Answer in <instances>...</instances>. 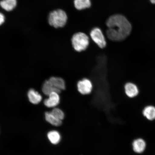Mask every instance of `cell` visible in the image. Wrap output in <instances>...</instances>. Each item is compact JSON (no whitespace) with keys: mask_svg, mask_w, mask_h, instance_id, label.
I'll return each instance as SVG.
<instances>
[{"mask_svg":"<svg viewBox=\"0 0 155 155\" xmlns=\"http://www.w3.org/2000/svg\"><path fill=\"white\" fill-rule=\"evenodd\" d=\"M108 29L106 31L107 38L114 41L123 40L130 34L132 30L130 23L123 15H112L106 21Z\"/></svg>","mask_w":155,"mask_h":155,"instance_id":"cell-1","label":"cell"},{"mask_svg":"<svg viewBox=\"0 0 155 155\" xmlns=\"http://www.w3.org/2000/svg\"><path fill=\"white\" fill-rule=\"evenodd\" d=\"M68 16L65 11L62 9H57L50 13L48 17V23L54 28H63L66 24Z\"/></svg>","mask_w":155,"mask_h":155,"instance_id":"cell-2","label":"cell"},{"mask_svg":"<svg viewBox=\"0 0 155 155\" xmlns=\"http://www.w3.org/2000/svg\"><path fill=\"white\" fill-rule=\"evenodd\" d=\"M71 43L75 51L82 52L86 50L90 44L88 36L84 33H76L71 38Z\"/></svg>","mask_w":155,"mask_h":155,"instance_id":"cell-3","label":"cell"},{"mask_svg":"<svg viewBox=\"0 0 155 155\" xmlns=\"http://www.w3.org/2000/svg\"><path fill=\"white\" fill-rule=\"evenodd\" d=\"M77 90L79 94L82 95H89L92 92L94 86L90 79L84 78L78 82Z\"/></svg>","mask_w":155,"mask_h":155,"instance_id":"cell-4","label":"cell"},{"mask_svg":"<svg viewBox=\"0 0 155 155\" xmlns=\"http://www.w3.org/2000/svg\"><path fill=\"white\" fill-rule=\"evenodd\" d=\"M90 35L95 43L100 48H104L106 45V41L101 29L95 28L91 31Z\"/></svg>","mask_w":155,"mask_h":155,"instance_id":"cell-5","label":"cell"},{"mask_svg":"<svg viewBox=\"0 0 155 155\" xmlns=\"http://www.w3.org/2000/svg\"><path fill=\"white\" fill-rule=\"evenodd\" d=\"M59 93L53 92L48 95V98L44 101V104L48 108H55L59 106L61 102Z\"/></svg>","mask_w":155,"mask_h":155,"instance_id":"cell-6","label":"cell"},{"mask_svg":"<svg viewBox=\"0 0 155 155\" xmlns=\"http://www.w3.org/2000/svg\"><path fill=\"white\" fill-rule=\"evenodd\" d=\"M131 145L134 152L140 154L144 152L146 148V144L143 139L138 138L134 140Z\"/></svg>","mask_w":155,"mask_h":155,"instance_id":"cell-7","label":"cell"},{"mask_svg":"<svg viewBox=\"0 0 155 155\" xmlns=\"http://www.w3.org/2000/svg\"><path fill=\"white\" fill-rule=\"evenodd\" d=\"M53 86L61 93L66 89L65 81L61 78L51 77L48 79Z\"/></svg>","mask_w":155,"mask_h":155,"instance_id":"cell-8","label":"cell"},{"mask_svg":"<svg viewBox=\"0 0 155 155\" xmlns=\"http://www.w3.org/2000/svg\"><path fill=\"white\" fill-rule=\"evenodd\" d=\"M124 90L126 95L130 98H134L139 94L138 89L137 87L135 84L131 83L126 84Z\"/></svg>","mask_w":155,"mask_h":155,"instance_id":"cell-9","label":"cell"},{"mask_svg":"<svg viewBox=\"0 0 155 155\" xmlns=\"http://www.w3.org/2000/svg\"><path fill=\"white\" fill-rule=\"evenodd\" d=\"M47 137L50 142L54 145L59 144L62 140L61 133L57 130L50 131L48 134Z\"/></svg>","mask_w":155,"mask_h":155,"instance_id":"cell-10","label":"cell"},{"mask_svg":"<svg viewBox=\"0 0 155 155\" xmlns=\"http://www.w3.org/2000/svg\"><path fill=\"white\" fill-rule=\"evenodd\" d=\"M28 96L29 101L32 104H37L41 102L42 96L34 89H31L28 91Z\"/></svg>","mask_w":155,"mask_h":155,"instance_id":"cell-11","label":"cell"},{"mask_svg":"<svg viewBox=\"0 0 155 155\" xmlns=\"http://www.w3.org/2000/svg\"><path fill=\"white\" fill-rule=\"evenodd\" d=\"M45 118L46 121L54 127H59L62 125L63 121L55 117L51 112H45Z\"/></svg>","mask_w":155,"mask_h":155,"instance_id":"cell-12","label":"cell"},{"mask_svg":"<svg viewBox=\"0 0 155 155\" xmlns=\"http://www.w3.org/2000/svg\"><path fill=\"white\" fill-rule=\"evenodd\" d=\"M74 5L75 8L78 10L89 8L91 5V0H74Z\"/></svg>","mask_w":155,"mask_h":155,"instance_id":"cell-13","label":"cell"},{"mask_svg":"<svg viewBox=\"0 0 155 155\" xmlns=\"http://www.w3.org/2000/svg\"><path fill=\"white\" fill-rule=\"evenodd\" d=\"M42 91L45 95L48 96L50 94L53 92H57L60 94L49 80H46L44 83L42 87Z\"/></svg>","mask_w":155,"mask_h":155,"instance_id":"cell-14","label":"cell"},{"mask_svg":"<svg viewBox=\"0 0 155 155\" xmlns=\"http://www.w3.org/2000/svg\"><path fill=\"white\" fill-rule=\"evenodd\" d=\"M143 115L149 120L152 121L155 119V107L153 106L146 107L143 110Z\"/></svg>","mask_w":155,"mask_h":155,"instance_id":"cell-15","label":"cell"},{"mask_svg":"<svg viewBox=\"0 0 155 155\" xmlns=\"http://www.w3.org/2000/svg\"><path fill=\"white\" fill-rule=\"evenodd\" d=\"M0 5L5 11H10L16 6L17 1L16 0H3L0 2Z\"/></svg>","mask_w":155,"mask_h":155,"instance_id":"cell-16","label":"cell"},{"mask_svg":"<svg viewBox=\"0 0 155 155\" xmlns=\"http://www.w3.org/2000/svg\"><path fill=\"white\" fill-rule=\"evenodd\" d=\"M51 112L58 119L62 121L64 119L65 116V112L61 108L58 107H57L54 108Z\"/></svg>","mask_w":155,"mask_h":155,"instance_id":"cell-17","label":"cell"},{"mask_svg":"<svg viewBox=\"0 0 155 155\" xmlns=\"http://www.w3.org/2000/svg\"><path fill=\"white\" fill-rule=\"evenodd\" d=\"M5 21V17L4 15L0 12V26Z\"/></svg>","mask_w":155,"mask_h":155,"instance_id":"cell-18","label":"cell"},{"mask_svg":"<svg viewBox=\"0 0 155 155\" xmlns=\"http://www.w3.org/2000/svg\"><path fill=\"white\" fill-rule=\"evenodd\" d=\"M151 3L152 4H155V0H150Z\"/></svg>","mask_w":155,"mask_h":155,"instance_id":"cell-19","label":"cell"}]
</instances>
